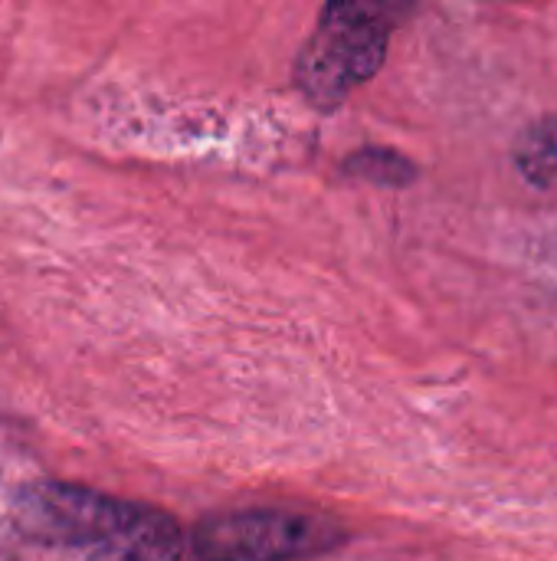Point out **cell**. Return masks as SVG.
<instances>
[{
  "mask_svg": "<svg viewBox=\"0 0 557 561\" xmlns=\"http://www.w3.org/2000/svg\"><path fill=\"white\" fill-rule=\"evenodd\" d=\"M420 0H325L305 39L292 79L322 112L338 108L355 89L378 76L391 36L417 13Z\"/></svg>",
  "mask_w": 557,
  "mask_h": 561,
  "instance_id": "cell-1",
  "label": "cell"
},
{
  "mask_svg": "<svg viewBox=\"0 0 557 561\" xmlns=\"http://www.w3.org/2000/svg\"><path fill=\"white\" fill-rule=\"evenodd\" d=\"M322 523L302 516L256 513L213 519L197 533V552L207 561H282L318 549Z\"/></svg>",
  "mask_w": 557,
  "mask_h": 561,
  "instance_id": "cell-2",
  "label": "cell"
},
{
  "mask_svg": "<svg viewBox=\"0 0 557 561\" xmlns=\"http://www.w3.org/2000/svg\"><path fill=\"white\" fill-rule=\"evenodd\" d=\"M519 171L535 187H555L557 184V115H548L522 135L515 148Z\"/></svg>",
  "mask_w": 557,
  "mask_h": 561,
  "instance_id": "cell-3",
  "label": "cell"
},
{
  "mask_svg": "<svg viewBox=\"0 0 557 561\" xmlns=\"http://www.w3.org/2000/svg\"><path fill=\"white\" fill-rule=\"evenodd\" d=\"M345 171L384 187H407L417 178V164L391 148H361L345 161Z\"/></svg>",
  "mask_w": 557,
  "mask_h": 561,
  "instance_id": "cell-4",
  "label": "cell"
}]
</instances>
